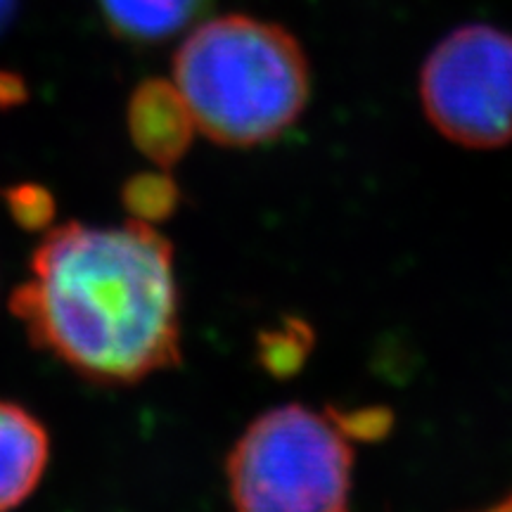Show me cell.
<instances>
[{
    "label": "cell",
    "instance_id": "30bf717a",
    "mask_svg": "<svg viewBox=\"0 0 512 512\" xmlns=\"http://www.w3.org/2000/svg\"><path fill=\"white\" fill-rule=\"evenodd\" d=\"M15 10H17V0H0V31L12 22Z\"/></svg>",
    "mask_w": 512,
    "mask_h": 512
},
{
    "label": "cell",
    "instance_id": "7a4b0ae2",
    "mask_svg": "<svg viewBox=\"0 0 512 512\" xmlns=\"http://www.w3.org/2000/svg\"><path fill=\"white\" fill-rule=\"evenodd\" d=\"M174 86L192 124L214 143H271L304 112L311 72L290 31L228 15L197 27L178 48Z\"/></svg>",
    "mask_w": 512,
    "mask_h": 512
},
{
    "label": "cell",
    "instance_id": "9c48e42d",
    "mask_svg": "<svg viewBox=\"0 0 512 512\" xmlns=\"http://www.w3.org/2000/svg\"><path fill=\"white\" fill-rule=\"evenodd\" d=\"M22 95H24L22 79L15 74L0 72V105H5V102H17Z\"/></svg>",
    "mask_w": 512,
    "mask_h": 512
},
{
    "label": "cell",
    "instance_id": "8fae6325",
    "mask_svg": "<svg viewBox=\"0 0 512 512\" xmlns=\"http://www.w3.org/2000/svg\"><path fill=\"white\" fill-rule=\"evenodd\" d=\"M486 512H512V496H510V498H505L503 503L494 505V508H491V510H486Z\"/></svg>",
    "mask_w": 512,
    "mask_h": 512
},
{
    "label": "cell",
    "instance_id": "277c9868",
    "mask_svg": "<svg viewBox=\"0 0 512 512\" xmlns=\"http://www.w3.org/2000/svg\"><path fill=\"white\" fill-rule=\"evenodd\" d=\"M420 102L453 143L475 150L512 143V36L489 24L451 31L422 67Z\"/></svg>",
    "mask_w": 512,
    "mask_h": 512
},
{
    "label": "cell",
    "instance_id": "6da1fadb",
    "mask_svg": "<svg viewBox=\"0 0 512 512\" xmlns=\"http://www.w3.org/2000/svg\"><path fill=\"white\" fill-rule=\"evenodd\" d=\"M10 309L38 349L91 382L133 384L181 361L174 249L147 221L53 228Z\"/></svg>",
    "mask_w": 512,
    "mask_h": 512
},
{
    "label": "cell",
    "instance_id": "8992f818",
    "mask_svg": "<svg viewBox=\"0 0 512 512\" xmlns=\"http://www.w3.org/2000/svg\"><path fill=\"white\" fill-rule=\"evenodd\" d=\"M50 441L36 415L0 401V512L22 505L46 472Z\"/></svg>",
    "mask_w": 512,
    "mask_h": 512
},
{
    "label": "cell",
    "instance_id": "5b68a950",
    "mask_svg": "<svg viewBox=\"0 0 512 512\" xmlns=\"http://www.w3.org/2000/svg\"><path fill=\"white\" fill-rule=\"evenodd\" d=\"M128 128L145 157L159 166H171L188 150L195 124L178 88L169 81L150 79L131 95Z\"/></svg>",
    "mask_w": 512,
    "mask_h": 512
},
{
    "label": "cell",
    "instance_id": "3957f363",
    "mask_svg": "<svg viewBox=\"0 0 512 512\" xmlns=\"http://www.w3.org/2000/svg\"><path fill=\"white\" fill-rule=\"evenodd\" d=\"M349 437L342 420L299 403L259 415L228 456L233 512H347Z\"/></svg>",
    "mask_w": 512,
    "mask_h": 512
},
{
    "label": "cell",
    "instance_id": "52a82bcc",
    "mask_svg": "<svg viewBox=\"0 0 512 512\" xmlns=\"http://www.w3.org/2000/svg\"><path fill=\"white\" fill-rule=\"evenodd\" d=\"M214 0H98L112 34L136 43L176 36L200 19Z\"/></svg>",
    "mask_w": 512,
    "mask_h": 512
},
{
    "label": "cell",
    "instance_id": "ba28073f",
    "mask_svg": "<svg viewBox=\"0 0 512 512\" xmlns=\"http://www.w3.org/2000/svg\"><path fill=\"white\" fill-rule=\"evenodd\" d=\"M126 204L136 211L140 221L164 219L176 204V185L166 176H138L124 192Z\"/></svg>",
    "mask_w": 512,
    "mask_h": 512
}]
</instances>
